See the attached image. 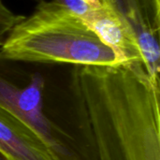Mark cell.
<instances>
[{"label":"cell","mask_w":160,"mask_h":160,"mask_svg":"<svg viewBox=\"0 0 160 160\" xmlns=\"http://www.w3.org/2000/svg\"><path fill=\"white\" fill-rule=\"evenodd\" d=\"M0 153L8 160H58L31 129L1 106Z\"/></svg>","instance_id":"5"},{"label":"cell","mask_w":160,"mask_h":160,"mask_svg":"<svg viewBox=\"0 0 160 160\" xmlns=\"http://www.w3.org/2000/svg\"><path fill=\"white\" fill-rule=\"evenodd\" d=\"M75 160H160L159 84L140 60L74 66Z\"/></svg>","instance_id":"1"},{"label":"cell","mask_w":160,"mask_h":160,"mask_svg":"<svg viewBox=\"0 0 160 160\" xmlns=\"http://www.w3.org/2000/svg\"><path fill=\"white\" fill-rule=\"evenodd\" d=\"M44 79L36 73L29 82L20 87L0 74V106L31 129L58 160H75L72 145L57 130L43 111Z\"/></svg>","instance_id":"3"},{"label":"cell","mask_w":160,"mask_h":160,"mask_svg":"<svg viewBox=\"0 0 160 160\" xmlns=\"http://www.w3.org/2000/svg\"><path fill=\"white\" fill-rule=\"evenodd\" d=\"M59 5L65 6L70 10H72L74 13L82 17L84 21H86L93 10L100 4L98 5H93L89 3L87 0H52Z\"/></svg>","instance_id":"7"},{"label":"cell","mask_w":160,"mask_h":160,"mask_svg":"<svg viewBox=\"0 0 160 160\" xmlns=\"http://www.w3.org/2000/svg\"><path fill=\"white\" fill-rule=\"evenodd\" d=\"M33 1H36V2H38H38H40L41 0H33Z\"/></svg>","instance_id":"9"},{"label":"cell","mask_w":160,"mask_h":160,"mask_svg":"<svg viewBox=\"0 0 160 160\" xmlns=\"http://www.w3.org/2000/svg\"><path fill=\"white\" fill-rule=\"evenodd\" d=\"M131 31L142 64L159 84L160 0H105Z\"/></svg>","instance_id":"4"},{"label":"cell","mask_w":160,"mask_h":160,"mask_svg":"<svg viewBox=\"0 0 160 160\" xmlns=\"http://www.w3.org/2000/svg\"><path fill=\"white\" fill-rule=\"evenodd\" d=\"M0 160H8L6 157H4L1 153H0Z\"/></svg>","instance_id":"8"},{"label":"cell","mask_w":160,"mask_h":160,"mask_svg":"<svg viewBox=\"0 0 160 160\" xmlns=\"http://www.w3.org/2000/svg\"><path fill=\"white\" fill-rule=\"evenodd\" d=\"M22 18L23 15L17 14L11 10L6 4L5 0H0V46L10 30Z\"/></svg>","instance_id":"6"},{"label":"cell","mask_w":160,"mask_h":160,"mask_svg":"<svg viewBox=\"0 0 160 160\" xmlns=\"http://www.w3.org/2000/svg\"><path fill=\"white\" fill-rule=\"evenodd\" d=\"M0 59L74 66H114L128 61L82 17L45 0L10 30L0 46Z\"/></svg>","instance_id":"2"}]
</instances>
